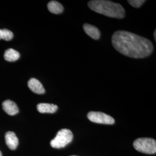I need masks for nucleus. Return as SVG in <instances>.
Returning <instances> with one entry per match:
<instances>
[{"instance_id": "1", "label": "nucleus", "mask_w": 156, "mask_h": 156, "mask_svg": "<svg viewBox=\"0 0 156 156\" xmlns=\"http://www.w3.org/2000/svg\"><path fill=\"white\" fill-rule=\"evenodd\" d=\"M112 44L121 54L134 58H143L151 55L154 48L149 39L122 30L113 34Z\"/></svg>"}, {"instance_id": "2", "label": "nucleus", "mask_w": 156, "mask_h": 156, "mask_svg": "<svg viewBox=\"0 0 156 156\" xmlns=\"http://www.w3.org/2000/svg\"><path fill=\"white\" fill-rule=\"evenodd\" d=\"M90 9L106 16L122 19L125 16V10L118 3L106 0H93L88 2Z\"/></svg>"}, {"instance_id": "3", "label": "nucleus", "mask_w": 156, "mask_h": 156, "mask_svg": "<svg viewBox=\"0 0 156 156\" xmlns=\"http://www.w3.org/2000/svg\"><path fill=\"white\" fill-rule=\"evenodd\" d=\"M133 146L136 151L143 153L153 154L156 153V140L152 138H138L134 141Z\"/></svg>"}, {"instance_id": "4", "label": "nucleus", "mask_w": 156, "mask_h": 156, "mask_svg": "<svg viewBox=\"0 0 156 156\" xmlns=\"http://www.w3.org/2000/svg\"><path fill=\"white\" fill-rule=\"evenodd\" d=\"M73 139V134L71 131L63 128L60 129L57 133L56 137L51 140L50 145L53 148L60 149L71 143Z\"/></svg>"}, {"instance_id": "5", "label": "nucleus", "mask_w": 156, "mask_h": 156, "mask_svg": "<svg viewBox=\"0 0 156 156\" xmlns=\"http://www.w3.org/2000/svg\"><path fill=\"white\" fill-rule=\"evenodd\" d=\"M87 117L91 122L103 124H113L115 120L111 116L100 112H90Z\"/></svg>"}, {"instance_id": "6", "label": "nucleus", "mask_w": 156, "mask_h": 156, "mask_svg": "<svg viewBox=\"0 0 156 156\" xmlns=\"http://www.w3.org/2000/svg\"><path fill=\"white\" fill-rule=\"evenodd\" d=\"M28 87L33 93L37 94H43L45 89L42 83L35 78H31L28 82Z\"/></svg>"}, {"instance_id": "7", "label": "nucleus", "mask_w": 156, "mask_h": 156, "mask_svg": "<svg viewBox=\"0 0 156 156\" xmlns=\"http://www.w3.org/2000/svg\"><path fill=\"white\" fill-rule=\"evenodd\" d=\"M6 144L12 151L15 150L19 145V140L15 133L8 131L5 135Z\"/></svg>"}, {"instance_id": "8", "label": "nucleus", "mask_w": 156, "mask_h": 156, "mask_svg": "<svg viewBox=\"0 0 156 156\" xmlns=\"http://www.w3.org/2000/svg\"><path fill=\"white\" fill-rule=\"evenodd\" d=\"M2 108L5 112L10 116L15 115L19 111L16 104L9 100L4 101L2 102Z\"/></svg>"}, {"instance_id": "9", "label": "nucleus", "mask_w": 156, "mask_h": 156, "mask_svg": "<svg viewBox=\"0 0 156 156\" xmlns=\"http://www.w3.org/2000/svg\"><path fill=\"white\" fill-rule=\"evenodd\" d=\"M83 30L84 32L93 39L97 40L100 37V31L99 29L94 26L89 24H83Z\"/></svg>"}, {"instance_id": "10", "label": "nucleus", "mask_w": 156, "mask_h": 156, "mask_svg": "<svg viewBox=\"0 0 156 156\" xmlns=\"http://www.w3.org/2000/svg\"><path fill=\"white\" fill-rule=\"evenodd\" d=\"M37 108L38 111L41 113H54L58 109V106L56 105L48 103L38 104Z\"/></svg>"}, {"instance_id": "11", "label": "nucleus", "mask_w": 156, "mask_h": 156, "mask_svg": "<svg viewBox=\"0 0 156 156\" xmlns=\"http://www.w3.org/2000/svg\"><path fill=\"white\" fill-rule=\"evenodd\" d=\"M48 8L51 13L54 14L62 13L64 11L63 6L56 1H50L48 4Z\"/></svg>"}, {"instance_id": "12", "label": "nucleus", "mask_w": 156, "mask_h": 156, "mask_svg": "<svg viewBox=\"0 0 156 156\" xmlns=\"http://www.w3.org/2000/svg\"><path fill=\"white\" fill-rule=\"evenodd\" d=\"M4 58L6 61L9 62H15L20 57V53L13 49H8L4 53Z\"/></svg>"}, {"instance_id": "13", "label": "nucleus", "mask_w": 156, "mask_h": 156, "mask_svg": "<svg viewBox=\"0 0 156 156\" xmlns=\"http://www.w3.org/2000/svg\"><path fill=\"white\" fill-rule=\"evenodd\" d=\"M13 38V34L8 29H0V39L11 41Z\"/></svg>"}, {"instance_id": "14", "label": "nucleus", "mask_w": 156, "mask_h": 156, "mask_svg": "<svg viewBox=\"0 0 156 156\" xmlns=\"http://www.w3.org/2000/svg\"><path fill=\"white\" fill-rule=\"evenodd\" d=\"M146 1L144 0H128V2L129 5L134 8H140Z\"/></svg>"}, {"instance_id": "15", "label": "nucleus", "mask_w": 156, "mask_h": 156, "mask_svg": "<svg viewBox=\"0 0 156 156\" xmlns=\"http://www.w3.org/2000/svg\"><path fill=\"white\" fill-rule=\"evenodd\" d=\"M156 31H154V39H155V41H156Z\"/></svg>"}, {"instance_id": "16", "label": "nucleus", "mask_w": 156, "mask_h": 156, "mask_svg": "<svg viewBox=\"0 0 156 156\" xmlns=\"http://www.w3.org/2000/svg\"><path fill=\"white\" fill-rule=\"evenodd\" d=\"M0 156H2V153H1V151H0Z\"/></svg>"}, {"instance_id": "17", "label": "nucleus", "mask_w": 156, "mask_h": 156, "mask_svg": "<svg viewBox=\"0 0 156 156\" xmlns=\"http://www.w3.org/2000/svg\"></svg>"}]
</instances>
